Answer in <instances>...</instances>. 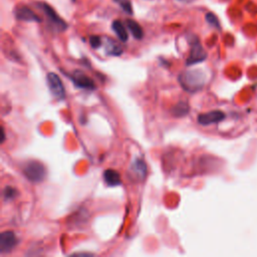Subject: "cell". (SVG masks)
Here are the masks:
<instances>
[{
	"label": "cell",
	"instance_id": "1",
	"mask_svg": "<svg viewBox=\"0 0 257 257\" xmlns=\"http://www.w3.org/2000/svg\"><path fill=\"white\" fill-rule=\"evenodd\" d=\"M205 79L206 78L201 71L185 72L179 76V81L182 88L189 93L200 90L205 83Z\"/></svg>",
	"mask_w": 257,
	"mask_h": 257
},
{
	"label": "cell",
	"instance_id": "2",
	"mask_svg": "<svg viewBox=\"0 0 257 257\" xmlns=\"http://www.w3.org/2000/svg\"><path fill=\"white\" fill-rule=\"evenodd\" d=\"M23 174L32 183H40L45 179L46 170L42 163L39 161H29L23 168Z\"/></svg>",
	"mask_w": 257,
	"mask_h": 257
},
{
	"label": "cell",
	"instance_id": "3",
	"mask_svg": "<svg viewBox=\"0 0 257 257\" xmlns=\"http://www.w3.org/2000/svg\"><path fill=\"white\" fill-rule=\"evenodd\" d=\"M39 7L41 8L42 12L46 16L51 28L58 32H62L67 28V23L56 12V10L47 3H39Z\"/></svg>",
	"mask_w": 257,
	"mask_h": 257
},
{
	"label": "cell",
	"instance_id": "4",
	"mask_svg": "<svg viewBox=\"0 0 257 257\" xmlns=\"http://www.w3.org/2000/svg\"><path fill=\"white\" fill-rule=\"evenodd\" d=\"M189 41L191 45V50H190L189 57H188L186 60V64L188 66L202 62L207 59V53L205 51L200 40L196 37H192Z\"/></svg>",
	"mask_w": 257,
	"mask_h": 257
},
{
	"label": "cell",
	"instance_id": "5",
	"mask_svg": "<svg viewBox=\"0 0 257 257\" xmlns=\"http://www.w3.org/2000/svg\"><path fill=\"white\" fill-rule=\"evenodd\" d=\"M46 82L50 93L53 94V96L57 99L62 100L65 99V90L63 87V83L60 78L57 74L55 73L47 74Z\"/></svg>",
	"mask_w": 257,
	"mask_h": 257
},
{
	"label": "cell",
	"instance_id": "6",
	"mask_svg": "<svg viewBox=\"0 0 257 257\" xmlns=\"http://www.w3.org/2000/svg\"><path fill=\"white\" fill-rule=\"evenodd\" d=\"M72 81L76 84V87L88 91L96 90L95 81L84 73L80 71H75L71 76Z\"/></svg>",
	"mask_w": 257,
	"mask_h": 257
},
{
	"label": "cell",
	"instance_id": "7",
	"mask_svg": "<svg viewBox=\"0 0 257 257\" xmlns=\"http://www.w3.org/2000/svg\"><path fill=\"white\" fill-rule=\"evenodd\" d=\"M14 16L16 20L26 22H40V17L34 13L28 6L21 5L14 9Z\"/></svg>",
	"mask_w": 257,
	"mask_h": 257
},
{
	"label": "cell",
	"instance_id": "8",
	"mask_svg": "<svg viewBox=\"0 0 257 257\" xmlns=\"http://www.w3.org/2000/svg\"><path fill=\"white\" fill-rule=\"evenodd\" d=\"M225 119V114L221 111H212L198 116V123L202 126H209L219 123Z\"/></svg>",
	"mask_w": 257,
	"mask_h": 257
},
{
	"label": "cell",
	"instance_id": "9",
	"mask_svg": "<svg viewBox=\"0 0 257 257\" xmlns=\"http://www.w3.org/2000/svg\"><path fill=\"white\" fill-rule=\"evenodd\" d=\"M17 244V238L12 231H4L0 235V252H10Z\"/></svg>",
	"mask_w": 257,
	"mask_h": 257
},
{
	"label": "cell",
	"instance_id": "10",
	"mask_svg": "<svg viewBox=\"0 0 257 257\" xmlns=\"http://www.w3.org/2000/svg\"><path fill=\"white\" fill-rule=\"evenodd\" d=\"M147 164L142 159H137L131 166V172L138 181H143L147 176Z\"/></svg>",
	"mask_w": 257,
	"mask_h": 257
},
{
	"label": "cell",
	"instance_id": "11",
	"mask_svg": "<svg viewBox=\"0 0 257 257\" xmlns=\"http://www.w3.org/2000/svg\"><path fill=\"white\" fill-rule=\"evenodd\" d=\"M104 180L107 183L108 186L111 187H116L119 186L122 183L121 176H119V172H117L116 170L113 169H108L104 172Z\"/></svg>",
	"mask_w": 257,
	"mask_h": 257
},
{
	"label": "cell",
	"instance_id": "12",
	"mask_svg": "<svg viewBox=\"0 0 257 257\" xmlns=\"http://www.w3.org/2000/svg\"><path fill=\"white\" fill-rule=\"evenodd\" d=\"M105 49L106 53L109 56H114V57H119L123 54V48L119 45L117 41H115L112 39L106 38V42H105Z\"/></svg>",
	"mask_w": 257,
	"mask_h": 257
},
{
	"label": "cell",
	"instance_id": "13",
	"mask_svg": "<svg viewBox=\"0 0 257 257\" xmlns=\"http://www.w3.org/2000/svg\"><path fill=\"white\" fill-rule=\"evenodd\" d=\"M112 29L114 30V32L117 34V37L119 38V40H121L122 42H127L129 40V34L128 31L125 27V25L119 20H115L112 23Z\"/></svg>",
	"mask_w": 257,
	"mask_h": 257
},
{
	"label": "cell",
	"instance_id": "14",
	"mask_svg": "<svg viewBox=\"0 0 257 257\" xmlns=\"http://www.w3.org/2000/svg\"><path fill=\"white\" fill-rule=\"evenodd\" d=\"M126 24H127V27L129 28L130 32L132 33V36L134 37V39L140 40L144 38L143 28L141 27V25L138 22L135 21V20H128L126 21Z\"/></svg>",
	"mask_w": 257,
	"mask_h": 257
},
{
	"label": "cell",
	"instance_id": "15",
	"mask_svg": "<svg viewBox=\"0 0 257 257\" xmlns=\"http://www.w3.org/2000/svg\"><path fill=\"white\" fill-rule=\"evenodd\" d=\"M188 112H189V106L184 101L178 102V104L175 105V107L172 109V114L175 117H183L187 115Z\"/></svg>",
	"mask_w": 257,
	"mask_h": 257
},
{
	"label": "cell",
	"instance_id": "16",
	"mask_svg": "<svg viewBox=\"0 0 257 257\" xmlns=\"http://www.w3.org/2000/svg\"><path fill=\"white\" fill-rule=\"evenodd\" d=\"M126 13L133 14V6L131 0H114Z\"/></svg>",
	"mask_w": 257,
	"mask_h": 257
},
{
	"label": "cell",
	"instance_id": "17",
	"mask_svg": "<svg viewBox=\"0 0 257 257\" xmlns=\"http://www.w3.org/2000/svg\"><path fill=\"white\" fill-rule=\"evenodd\" d=\"M205 17H206V21H207L211 26L220 29V22H219V20H218V19H217V16H216L214 13H212V12H208V13L206 14V16H205Z\"/></svg>",
	"mask_w": 257,
	"mask_h": 257
},
{
	"label": "cell",
	"instance_id": "18",
	"mask_svg": "<svg viewBox=\"0 0 257 257\" xmlns=\"http://www.w3.org/2000/svg\"><path fill=\"white\" fill-rule=\"evenodd\" d=\"M17 195V191L16 189H14L13 187H10V186H7L4 191H3V196L5 198L6 201H10V200H13Z\"/></svg>",
	"mask_w": 257,
	"mask_h": 257
},
{
	"label": "cell",
	"instance_id": "19",
	"mask_svg": "<svg viewBox=\"0 0 257 257\" xmlns=\"http://www.w3.org/2000/svg\"><path fill=\"white\" fill-rule=\"evenodd\" d=\"M90 43L93 48H99L101 46L102 40L98 36H93L90 38Z\"/></svg>",
	"mask_w": 257,
	"mask_h": 257
},
{
	"label": "cell",
	"instance_id": "20",
	"mask_svg": "<svg viewBox=\"0 0 257 257\" xmlns=\"http://www.w3.org/2000/svg\"><path fill=\"white\" fill-rule=\"evenodd\" d=\"M178 1L183 2V3H191L194 1V0H178Z\"/></svg>",
	"mask_w": 257,
	"mask_h": 257
},
{
	"label": "cell",
	"instance_id": "21",
	"mask_svg": "<svg viewBox=\"0 0 257 257\" xmlns=\"http://www.w3.org/2000/svg\"><path fill=\"white\" fill-rule=\"evenodd\" d=\"M4 140H5V134H4V130L2 129V141H1V142L3 143Z\"/></svg>",
	"mask_w": 257,
	"mask_h": 257
},
{
	"label": "cell",
	"instance_id": "22",
	"mask_svg": "<svg viewBox=\"0 0 257 257\" xmlns=\"http://www.w3.org/2000/svg\"><path fill=\"white\" fill-rule=\"evenodd\" d=\"M72 1H74V2H75V1H76V0H72Z\"/></svg>",
	"mask_w": 257,
	"mask_h": 257
}]
</instances>
